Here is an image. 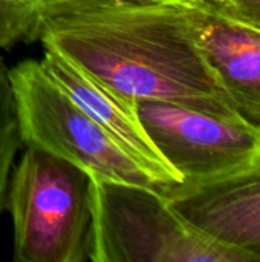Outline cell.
<instances>
[{"instance_id": "cell-10", "label": "cell", "mask_w": 260, "mask_h": 262, "mask_svg": "<svg viewBox=\"0 0 260 262\" xmlns=\"http://www.w3.org/2000/svg\"><path fill=\"white\" fill-rule=\"evenodd\" d=\"M21 146L9 68L0 57V212L6 206L14 158Z\"/></svg>"}, {"instance_id": "cell-1", "label": "cell", "mask_w": 260, "mask_h": 262, "mask_svg": "<svg viewBox=\"0 0 260 262\" xmlns=\"http://www.w3.org/2000/svg\"><path fill=\"white\" fill-rule=\"evenodd\" d=\"M40 41L132 103L245 121L196 45L193 0L101 2L55 18Z\"/></svg>"}, {"instance_id": "cell-12", "label": "cell", "mask_w": 260, "mask_h": 262, "mask_svg": "<svg viewBox=\"0 0 260 262\" xmlns=\"http://www.w3.org/2000/svg\"><path fill=\"white\" fill-rule=\"evenodd\" d=\"M158 2H179V0H158Z\"/></svg>"}, {"instance_id": "cell-3", "label": "cell", "mask_w": 260, "mask_h": 262, "mask_svg": "<svg viewBox=\"0 0 260 262\" xmlns=\"http://www.w3.org/2000/svg\"><path fill=\"white\" fill-rule=\"evenodd\" d=\"M92 262H248L187 226L153 186L93 178Z\"/></svg>"}, {"instance_id": "cell-2", "label": "cell", "mask_w": 260, "mask_h": 262, "mask_svg": "<svg viewBox=\"0 0 260 262\" xmlns=\"http://www.w3.org/2000/svg\"><path fill=\"white\" fill-rule=\"evenodd\" d=\"M92 184L81 167L26 147L9 178L5 206L14 224V261H87Z\"/></svg>"}, {"instance_id": "cell-11", "label": "cell", "mask_w": 260, "mask_h": 262, "mask_svg": "<svg viewBox=\"0 0 260 262\" xmlns=\"http://www.w3.org/2000/svg\"><path fill=\"white\" fill-rule=\"evenodd\" d=\"M218 14L260 32V0H204Z\"/></svg>"}, {"instance_id": "cell-4", "label": "cell", "mask_w": 260, "mask_h": 262, "mask_svg": "<svg viewBox=\"0 0 260 262\" xmlns=\"http://www.w3.org/2000/svg\"><path fill=\"white\" fill-rule=\"evenodd\" d=\"M21 144L57 155L92 178L158 184L46 72L40 60L9 68Z\"/></svg>"}, {"instance_id": "cell-5", "label": "cell", "mask_w": 260, "mask_h": 262, "mask_svg": "<svg viewBox=\"0 0 260 262\" xmlns=\"http://www.w3.org/2000/svg\"><path fill=\"white\" fill-rule=\"evenodd\" d=\"M152 143L184 183L222 178L260 163V129L166 101H138Z\"/></svg>"}, {"instance_id": "cell-8", "label": "cell", "mask_w": 260, "mask_h": 262, "mask_svg": "<svg viewBox=\"0 0 260 262\" xmlns=\"http://www.w3.org/2000/svg\"><path fill=\"white\" fill-rule=\"evenodd\" d=\"M196 45L239 115L260 129V32L193 0Z\"/></svg>"}, {"instance_id": "cell-7", "label": "cell", "mask_w": 260, "mask_h": 262, "mask_svg": "<svg viewBox=\"0 0 260 262\" xmlns=\"http://www.w3.org/2000/svg\"><path fill=\"white\" fill-rule=\"evenodd\" d=\"M40 61L51 78L98 123L158 186L182 181L147 135L139 120L136 103L120 97L54 49H44V55Z\"/></svg>"}, {"instance_id": "cell-6", "label": "cell", "mask_w": 260, "mask_h": 262, "mask_svg": "<svg viewBox=\"0 0 260 262\" xmlns=\"http://www.w3.org/2000/svg\"><path fill=\"white\" fill-rule=\"evenodd\" d=\"M156 187L195 232L248 262L260 261V163L210 181Z\"/></svg>"}, {"instance_id": "cell-9", "label": "cell", "mask_w": 260, "mask_h": 262, "mask_svg": "<svg viewBox=\"0 0 260 262\" xmlns=\"http://www.w3.org/2000/svg\"><path fill=\"white\" fill-rule=\"evenodd\" d=\"M107 0H0V48L40 40L58 17Z\"/></svg>"}]
</instances>
